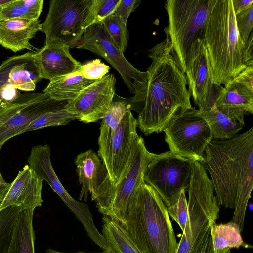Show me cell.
I'll list each match as a JSON object with an SVG mask.
<instances>
[{"label":"cell","mask_w":253,"mask_h":253,"mask_svg":"<svg viewBox=\"0 0 253 253\" xmlns=\"http://www.w3.org/2000/svg\"><path fill=\"white\" fill-rule=\"evenodd\" d=\"M148 56L152 62L147 80L135 83L129 98L130 110L138 113L137 126L146 136L163 131L174 115L192 107L185 74L171 55L168 39L154 46Z\"/></svg>","instance_id":"obj_1"},{"label":"cell","mask_w":253,"mask_h":253,"mask_svg":"<svg viewBox=\"0 0 253 253\" xmlns=\"http://www.w3.org/2000/svg\"><path fill=\"white\" fill-rule=\"evenodd\" d=\"M204 159L219 206L234 209L231 221L242 232L253 188V127L229 139L210 140Z\"/></svg>","instance_id":"obj_2"},{"label":"cell","mask_w":253,"mask_h":253,"mask_svg":"<svg viewBox=\"0 0 253 253\" xmlns=\"http://www.w3.org/2000/svg\"><path fill=\"white\" fill-rule=\"evenodd\" d=\"M206 47L215 82L225 85L253 66V33L244 42L238 31L232 0H214L205 25Z\"/></svg>","instance_id":"obj_3"},{"label":"cell","mask_w":253,"mask_h":253,"mask_svg":"<svg viewBox=\"0 0 253 253\" xmlns=\"http://www.w3.org/2000/svg\"><path fill=\"white\" fill-rule=\"evenodd\" d=\"M121 224L142 253H175L177 243L167 207L145 183L136 190Z\"/></svg>","instance_id":"obj_4"},{"label":"cell","mask_w":253,"mask_h":253,"mask_svg":"<svg viewBox=\"0 0 253 253\" xmlns=\"http://www.w3.org/2000/svg\"><path fill=\"white\" fill-rule=\"evenodd\" d=\"M214 0H168V24L164 30L178 67L185 73L191 51L203 42L205 25Z\"/></svg>","instance_id":"obj_5"},{"label":"cell","mask_w":253,"mask_h":253,"mask_svg":"<svg viewBox=\"0 0 253 253\" xmlns=\"http://www.w3.org/2000/svg\"><path fill=\"white\" fill-rule=\"evenodd\" d=\"M156 154L146 149L143 139L135 140L125 170L117 184L111 185L106 194L96 202L98 211L123 224L128 208L137 189L144 182L147 167Z\"/></svg>","instance_id":"obj_6"},{"label":"cell","mask_w":253,"mask_h":253,"mask_svg":"<svg viewBox=\"0 0 253 253\" xmlns=\"http://www.w3.org/2000/svg\"><path fill=\"white\" fill-rule=\"evenodd\" d=\"M93 0H52L42 24L45 45L60 43L75 48L85 30L95 23Z\"/></svg>","instance_id":"obj_7"},{"label":"cell","mask_w":253,"mask_h":253,"mask_svg":"<svg viewBox=\"0 0 253 253\" xmlns=\"http://www.w3.org/2000/svg\"><path fill=\"white\" fill-rule=\"evenodd\" d=\"M195 161L170 151L156 154L147 167L144 181L158 193L167 207H169L183 191L188 192Z\"/></svg>","instance_id":"obj_8"},{"label":"cell","mask_w":253,"mask_h":253,"mask_svg":"<svg viewBox=\"0 0 253 253\" xmlns=\"http://www.w3.org/2000/svg\"><path fill=\"white\" fill-rule=\"evenodd\" d=\"M196 110L192 107L178 112L163 131L170 151L203 164L206 145L212 137L207 122L196 114Z\"/></svg>","instance_id":"obj_9"},{"label":"cell","mask_w":253,"mask_h":253,"mask_svg":"<svg viewBox=\"0 0 253 253\" xmlns=\"http://www.w3.org/2000/svg\"><path fill=\"white\" fill-rule=\"evenodd\" d=\"M137 126V119L128 110L116 129L100 127L98 156L107 170L113 186L126 169L134 141L139 136Z\"/></svg>","instance_id":"obj_10"},{"label":"cell","mask_w":253,"mask_h":253,"mask_svg":"<svg viewBox=\"0 0 253 253\" xmlns=\"http://www.w3.org/2000/svg\"><path fill=\"white\" fill-rule=\"evenodd\" d=\"M75 48L87 50L105 59L121 75L132 94L136 83L144 82L147 72L140 71L132 66L111 41L102 22L94 23L84 32Z\"/></svg>","instance_id":"obj_11"},{"label":"cell","mask_w":253,"mask_h":253,"mask_svg":"<svg viewBox=\"0 0 253 253\" xmlns=\"http://www.w3.org/2000/svg\"><path fill=\"white\" fill-rule=\"evenodd\" d=\"M51 150L48 145H39L32 148L28 158V166L41 179L46 181L82 223L91 239L98 237L96 227L88 206L75 200L67 192L56 175L50 160Z\"/></svg>","instance_id":"obj_12"},{"label":"cell","mask_w":253,"mask_h":253,"mask_svg":"<svg viewBox=\"0 0 253 253\" xmlns=\"http://www.w3.org/2000/svg\"><path fill=\"white\" fill-rule=\"evenodd\" d=\"M214 189L204 166L195 161L189 187L188 224L193 230H202L215 222L220 211Z\"/></svg>","instance_id":"obj_13"},{"label":"cell","mask_w":253,"mask_h":253,"mask_svg":"<svg viewBox=\"0 0 253 253\" xmlns=\"http://www.w3.org/2000/svg\"><path fill=\"white\" fill-rule=\"evenodd\" d=\"M185 76L188 90L199 111H209L215 106L223 89L213 78L208 53L203 42L192 52L188 60Z\"/></svg>","instance_id":"obj_14"},{"label":"cell","mask_w":253,"mask_h":253,"mask_svg":"<svg viewBox=\"0 0 253 253\" xmlns=\"http://www.w3.org/2000/svg\"><path fill=\"white\" fill-rule=\"evenodd\" d=\"M114 75L108 73L86 87L65 106L77 119L88 123L102 119L107 113L116 90Z\"/></svg>","instance_id":"obj_15"},{"label":"cell","mask_w":253,"mask_h":253,"mask_svg":"<svg viewBox=\"0 0 253 253\" xmlns=\"http://www.w3.org/2000/svg\"><path fill=\"white\" fill-rule=\"evenodd\" d=\"M216 108L243 126L245 115L253 113V66L248 67L224 85Z\"/></svg>","instance_id":"obj_16"},{"label":"cell","mask_w":253,"mask_h":253,"mask_svg":"<svg viewBox=\"0 0 253 253\" xmlns=\"http://www.w3.org/2000/svg\"><path fill=\"white\" fill-rule=\"evenodd\" d=\"M76 172L81 185L79 199L88 193L92 201L99 200L108 192L112 185L107 170L98 156L89 149L80 153L75 159Z\"/></svg>","instance_id":"obj_17"},{"label":"cell","mask_w":253,"mask_h":253,"mask_svg":"<svg viewBox=\"0 0 253 253\" xmlns=\"http://www.w3.org/2000/svg\"><path fill=\"white\" fill-rule=\"evenodd\" d=\"M43 180L25 165L11 183L8 191L0 204V211L11 206L24 210H34L43 202L42 198Z\"/></svg>","instance_id":"obj_18"},{"label":"cell","mask_w":253,"mask_h":253,"mask_svg":"<svg viewBox=\"0 0 253 253\" xmlns=\"http://www.w3.org/2000/svg\"><path fill=\"white\" fill-rule=\"evenodd\" d=\"M41 80L35 53L10 57L0 66V90L10 85L21 91H33Z\"/></svg>","instance_id":"obj_19"},{"label":"cell","mask_w":253,"mask_h":253,"mask_svg":"<svg viewBox=\"0 0 253 253\" xmlns=\"http://www.w3.org/2000/svg\"><path fill=\"white\" fill-rule=\"evenodd\" d=\"M70 47L60 43H51L35 52L41 79L51 81L80 70L82 63L69 51Z\"/></svg>","instance_id":"obj_20"},{"label":"cell","mask_w":253,"mask_h":253,"mask_svg":"<svg viewBox=\"0 0 253 253\" xmlns=\"http://www.w3.org/2000/svg\"><path fill=\"white\" fill-rule=\"evenodd\" d=\"M69 102L55 100L41 92L37 99L17 112L0 128V146L10 138L22 134L32 122L42 114Z\"/></svg>","instance_id":"obj_21"},{"label":"cell","mask_w":253,"mask_h":253,"mask_svg":"<svg viewBox=\"0 0 253 253\" xmlns=\"http://www.w3.org/2000/svg\"><path fill=\"white\" fill-rule=\"evenodd\" d=\"M41 28L39 19H0V45L14 52L36 50L30 40L41 31Z\"/></svg>","instance_id":"obj_22"},{"label":"cell","mask_w":253,"mask_h":253,"mask_svg":"<svg viewBox=\"0 0 253 253\" xmlns=\"http://www.w3.org/2000/svg\"><path fill=\"white\" fill-rule=\"evenodd\" d=\"M95 81L84 78L79 71L54 79L43 92L58 101H71Z\"/></svg>","instance_id":"obj_23"},{"label":"cell","mask_w":253,"mask_h":253,"mask_svg":"<svg viewBox=\"0 0 253 253\" xmlns=\"http://www.w3.org/2000/svg\"><path fill=\"white\" fill-rule=\"evenodd\" d=\"M33 210H23L14 225L6 253H35Z\"/></svg>","instance_id":"obj_24"},{"label":"cell","mask_w":253,"mask_h":253,"mask_svg":"<svg viewBox=\"0 0 253 253\" xmlns=\"http://www.w3.org/2000/svg\"><path fill=\"white\" fill-rule=\"evenodd\" d=\"M102 235L116 253H142L121 223L113 218L103 216Z\"/></svg>","instance_id":"obj_25"},{"label":"cell","mask_w":253,"mask_h":253,"mask_svg":"<svg viewBox=\"0 0 253 253\" xmlns=\"http://www.w3.org/2000/svg\"><path fill=\"white\" fill-rule=\"evenodd\" d=\"M196 114L207 122L212 140H221L232 138L238 134L243 126L219 111L215 106L209 111L196 110Z\"/></svg>","instance_id":"obj_26"},{"label":"cell","mask_w":253,"mask_h":253,"mask_svg":"<svg viewBox=\"0 0 253 253\" xmlns=\"http://www.w3.org/2000/svg\"><path fill=\"white\" fill-rule=\"evenodd\" d=\"M211 235L215 250L225 248H253L245 243L239 226L232 221L224 224L215 222L210 224Z\"/></svg>","instance_id":"obj_27"},{"label":"cell","mask_w":253,"mask_h":253,"mask_svg":"<svg viewBox=\"0 0 253 253\" xmlns=\"http://www.w3.org/2000/svg\"><path fill=\"white\" fill-rule=\"evenodd\" d=\"M43 2V0H14L0 9V19L38 20Z\"/></svg>","instance_id":"obj_28"},{"label":"cell","mask_w":253,"mask_h":253,"mask_svg":"<svg viewBox=\"0 0 253 253\" xmlns=\"http://www.w3.org/2000/svg\"><path fill=\"white\" fill-rule=\"evenodd\" d=\"M66 105H62L42 114L32 122L22 132V133L42 129L49 126L65 125L77 119L75 114L68 112Z\"/></svg>","instance_id":"obj_29"},{"label":"cell","mask_w":253,"mask_h":253,"mask_svg":"<svg viewBox=\"0 0 253 253\" xmlns=\"http://www.w3.org/2000/svg\"><path fill=\"white\" fill-rule=\"evenodd\" d=\"M103 27L111 41L122 53L128 45L129 33L125 24L118 16L113 14L102 22Z\"/></svg>","instance_id":"obj_30"},{"label":"cell","mask_w":253,"mask_h":253,"mask_svg":"<svg viewBox=\"0 0 253 253\" xmlns=\"http://www.w3.org/2000/svg\"><path fill=\"white\" fill-rule=\"evenodd\" d=\"M21 207L11 206L0 211V253H6L15 221Z\"/></svg>","instance_id":"obj_31"},{"label":"cell","mask_w":253,"mask_h":253,"mask_svg":"<svg viewBox=\"0 0 253 253\" xmlns=\"http://www.w3.org/2000/svg\"><path fill=\"white\" fill-rule=\"evenodd\" d=\"M128 110H130L129 98L115 94L107 113L102 118L100 127L110 130L116 129Z\"/></svg>","instance_id":"obj_32"},{"label":"cell","mask_w":253,"mask_h":253,"mask_svg":"<svg viewBox=\"0 0 253 253\" xmlns=\"http://www.w3.org/2000/svg\"><path fill=\"white\" fill-rule=\"evenodd\" d=\"M167 208L169 216L177 223L182 233H184L188 222V204L185 191H183L181 193L174 204Z\"/></svg>","instance_id":"obj_33"},{"label":"cell","mask_w":253,"mask_h":253,"mask_svg":"<svg viewBox=\"0 0 253 253\" xmlns=\"http://www.w3.org/2000/svg\"><path fill=\"white\" fill-rule=\"evenodd\" d=\"M226 249L214 250L209 225L195 238L190 253H224Z\"/></svg>","instance_id":"obj_34"},{"label":"cell","mask_w":253,"mask_h":253,"mask_svg":"<svg viewBox=\"0 0 253 253\" xmlns=\"http://www.w3.org/2000/svg\"><path fill=\"white\" fill-rule=\"evenodd\" d=\"M236 23L241 39L246 42L253 27V4L246 10L235 14Z\"/></svg>","instance_id":"obj_35"},{"label":"cell","mask_w":253,"mask_h":253,"mask_svg":"<svg viewBox=\"0 0 253 253\" xmlns=\"http://www.w3.org/2000/svg\"><path fill=\"white\" fill-rule=\"evenodd\" d=\"M109 69L108 66L96 59L82 64L79 71L84 78L96 81L108 74Z\"/></svg>","instance_id":"obj_36"},{"label":"cell","mask_w":253,"mask_h":253,"mask_svg":"<svg viewBox=\"0 0 253 253\" xmlns=\"http://www.w3.org/2000/svg\"><path fill=\"white\" fill-rule=\"evenodd\" d=\"M120 0H93L92 9L95 23L101 22L114 14Z\"/></svg>","instance_id":"obj_37"},{"label":"cell","mask_w":253,"mask_h":253,"mask_svg":"<svg viewBox=\"0 0 253 253\" xmlns=\"http://www.w3.org/2000/svg\"><path fill=\"white\" fill-rule=\"evenodd\" d=\"M141 0H120L114 14L126 24L130 14L140 4Z\"/></svg>","instance_id":"obj_38"},{"label":"cell","mask_w":253,"mask_h":253,"mask_svg":"<svg viewBox=\"0 0 253 253\" xmlns=\"http://www.w3.org/2000/svg\"><path fill=\"white\" fill-rule=\"evenodd\" d=\"M194 239L191 232L182 233L180 241L177 243L175 253H190Z\"/></svg>","instance_id":"obj_39"},{"label":"cell","mask_w":253,"mask_h":253,"mask_svg":"<svg viewBox=\"0 0 253 253\" xmlns=\"http://www.w3.org/2000/svg\"><path fill=\"white\" fill-rule=\"evenodd\" d=\"M0 94L3 100L5 102L12 101L15 99L18 96L17 89L14 86L8 85L0 90Z\"/></svg>","instance_id":"obj_40"},{"label":"cell","mask_w":253,"mask_h":253,"mask_svg":"<svg viewBox=\"0 0 253 253\" xmlns=\"http://www.w3.org/2000/svg\"><path fill=\"white\" fill-rule=\"evenodd\" d=\"M235 14H237L253 4V0H232Z\"/></svg>","instance_id":"obj_41"},{"label":"cell","mask_w":253,"mask_h":253,"mask_svg":"<svg viewBox=\"0 0 253 253\" xmlns=\"http://www.w3.org/2000/svg\"><path fill=\"white\" fill-rule=\"evenodd\" d=\"M45 253H116L115 251H114L113 250H112L111 249H110L108 250L103 251V252H98V253H88V252H75V253H65V252H59V251L49 248V249H48L46 251Z\"/></svg>","instance_id":"obj_42"},{"label":"cell","mask_w":253,"mask_h":253,"mask_svg":"<svg viewBox=\"0 0 253 253\" xmlns=\"http://www.w3.org/2000/svg\"><path fill=\"white\" fill-rule=\"evenodd\" d=\"M11 185V184H10ZM10 185L8 186H0V204L2 202L5 198Z\"/></svg>","instance_id":"obj_43"},{"label":"cell","mask_w":253,"mask_h":253,"mask_svg":"<svg viewBox=\"0 0 253 253\" xmlns=\"http://www.w3.org/2000/svg\"><path fill=\"white\" fill-rule=\"evenodd\" d=\"M1 147H2V146H0V152ZM10 184L11 183L6 182L4 180V178H3V177L1 174L0 170V186H4V187L8 186H9L10 185Z\"/></svg>","instance_id":"obj_44"},{"label":"cell","mask_w":253,"mask_h":253,"mask_svg":"<svg viewBox=\"0 0 253 253\" xmlns=\"http://www.w3.org/2000/svg\"><path fill=\"white\" fill-rule=\"evenodd\" d=\"M14 0H0V8L13 2Z\"/></svg>","instance_id":"obj_45"},{"label":"cell","mask_w":253,"mask_h":253,"mask_svg":"<svg viewBox=\"0 0 253 253\" xmlns=\"http://www.w3.org/2000/svg\"><path fill=\"white\" fill-rule=\"evenodd\" d=\"M4 102H5L2 99V98L1 97V95H0V106Z\"/></svg>","instance_id":"obj_46"},{"label":"cell","mask_w":253,"mask_h":253,"mask_svg":"<svg viewBox=\"0 0 253 253\" xmlns=\"http://www.w3.org/2000/svg\"><path fill=\"white\" fill-rule=\"evenodd\" d=\"M230 253V249L227 248L224 253Z\"/></svg>","instance_id":"obj_47"},{"label":"cell","mask_w":253,"mask_h":253,"mask_svg":"<svg viewBox=\"0 0 253 253\" xmlns=\"http://www.w3.org/2000/svg\"></svg>","instance_id":"obj_48"}]
</instances>
